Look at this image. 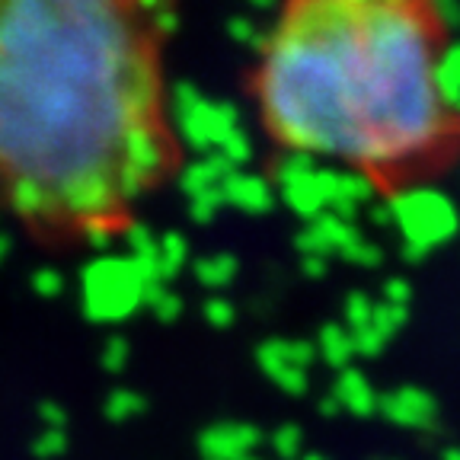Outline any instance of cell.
Listing matches in <instances>:
<instances>
[{
  "mask_svg": "<svg viewBox=\"0 0 460 460\" xmlns=\"http://www.w3.org/2000/svg\"><path fill=\"white\" fill-rule=\"evenodd\" d=\"M67 451V435L61 429H45L36 441H32V454L39 460H58Z\"/></svg>",
  "mask_w": 460,
  "mask_h": 460,
  "instance_id": "4dcf8cb0",
  "label": "cell"
},
{
  "mask_svg": "<svg viewBox=\"0 0 460 460\" xmlns=\"http://www.w3.org/2000/svg\"><path fill=\"white\" fill-rule=\"evenodd\" d=\"M361 240H365V234H361L355 224L339 221V217H332L330 211H326V215H320L316 221L304 224V230L295 237V246L301 256L342 259L345 252L352 250L355 243H361Z\"/></svg>",
  "mask_w": 460,
  "mask_h": 460,
  "instance_id": "9c48e42d",
  "label": "cell"
},
{
  "mask_svg": "<svg viewBox=\"0 0 460 460\" xmlns=\"http://www.w3.org/2000/svg\"><path fill=\"white\" fill-rule=\"evenodd\" d=\"M256 71L269 135L295 154L377 172L390 67L365 29V0H304L281 10Z\"/></svg>",
  "mask_w": 460,
  "mask_h": 460,
  "instance_id": "7a4b0ae2",
  "label": "cell"
},
{
  "mask_svg": "<svg viewBox=\"0 0 460 460\" xmlns=\"http://www.w3.org/2000/svg\"><path fill=\"white\" fill-rule=\"evenodd\" d=\"M367 217H371L374 227H394V211H390L387 199L374 201L371 208H367Z\"/></svg>",
  "mask_w": 460,
  "mask_h": 460,
  "instance_id": "74e56055",
  "label": "cell"
},
{
  "mask_svg": "<svg viewBox=\"0 0 460 460\" xmlns=\"http://www.w3.org/2000/svg\"><path fill=\"white\" fill-rule=\"evenodd\" d=\"M272 451L281 460H301L304 457V429L297 422H285L272 431Z\"/></svg>",
  "mask_w": 460,
  "mask_h": 460,
  "instance_id": "7402d4cb",
  "label": "cell"
},
{
  "mask_svg": "<svg viewBox=\"0 0 460 460\" xmlns=\"http://www.w3.org/2000/svg\"><path fill=\"white\" fill-rule=\"evenodd\" d=\"M441 460H460V447H445V451H441Z\"/></svg>",
  "mask_w": 460,
  "mask_h": 460,
  "instance_id": "60d3db41",
  "label": "cell"
},
{
  "mask_svg": "<svg viewBox=\"0 0 460 460\" xmlns=\"http://www.w3.org/2000/svg\"><path fill=\"white\" fill-rule=\"evenodd\" d=\"M339 412H342V406H339V400L332 394H326L323 400H320V416L323 419H336Z\"/></svg>",
  "mask_w": 460,
  "mask_h": 460,
  "instance_id": "f35d334b",
  "label": "cell"
},
{
  "mask_svg": "<svg viewBox=\"0 0 460 460\" xmlns=\"http://www.w3.org/2000/svg\"><path fill=\"white\" fill-rule=\"evenodd\" d=\"M381 301L394 304V307H410L412 301V285L402 275H394V279L384 281V297Z\"/></svg>",
  "mask_w": 460,
  "mask_h": 460,
  "instance_id": "e575fe53",
  "label": "cell"
},
{
  "mask_svg": "<svg viewBox=\"0 0 460 460\" xmlns=\"http://www.w3.org/2000/svg\"><path fill=\"white\" fill-rule=\"evenodd\" d=\"M262 441V431L252 422H215L201 429L199 454L201 460H246Z\"/></svg>",
  "mask_w": 460,
  "mask_h": 460,
  "instance_id": "30bf717a",
  "label": "cell"
},
{
  "mask_svg": "<svg viewBox=\"0 0 460 460\" xmlns=\"http://www.w3.org/2000/svg\"><path fill=\"white\" fill-rule=\"evenodd\" d=\"M316 164H320V160H316V157H310V154H295V151H285L279 160H275V166H272V176H275V182H279V189H281V186H288V182L301 180L304 172H310Z\"/></svg>",
  "mask_w": 460,
  "mask_h": 460,
  "instance_id": "44dd1931",
  "label": "cell"
},
{
  "mask_svg": "<svg viewBox=\"0 0 460 460\" xmlns=\"http://www.w3.org/2000/svg\"><path fill=\"white\" fill-rule=\"evenodd\" d=\"M314 361H320V352L310 339H266L256 349L259 371L288 396H304L310 390Z\"/></svg>",
  "mask_w": 460,
  "mask_h": 460,
  "instance_id": "8992f818",
  "label": "cell"
},
{
  "mask_svg": "<svg viewBox=\"0 0 460 460\" xmlns=\"http://www.w3.org/2000/svg\"><path fill=\"white\" fill-rule=\"evenodd\" d=\"M394 211V227L402 237V259L422 262L425 256L457 237L460 215L451 195L435 186H406L387 199Z\"/></svg>",
  "mask_w": 460,
  "mask_h": 460,
  "instance_id": "277c9868",
  "label": "cell"
},
{
  "mask_svg": "<svg viewBox=\"0 0 460 460\" xmlns=\"http://www.w3.org/2000/svg\"><path fill=\"white\" fill-rule=\"evenodd\" d=\"M301 272L307 275V279H323L326 272H330V259L323 256H301Z\"/></svg>",
  "mask_w": 460,
  "mask_h": 460,
  "instance_id": "8d00e7d4",
  "label": "cell"
},
{
  "mask_svg": "<svg viewBox=\"0 0 460 460\" xmlns=\"http://www.w3.org/2000/svg\"><path fill=\"white\" fill-rule=\"evenodd\" d=\"M221 192L230 208L246 211V215H269L275 208V189L269 186V180L252 176V172H230L221 182Z\"/></svg>",
  "mask_w": 460,
  "mask_h": 460,
  "instance_id": "8fae6325",
  "label": "cell"
},
{
  "mask_svg": "<svg viewBox=\"0 0 460 460\" xmlns=\"http://www.w3.org/2000/svg\"><path fill=\"white\" fill-rule=\"evenodd\" d=\"M221 208H227L221 186L208 189V192H201V195H195V199H189V217H192L195 224H211Z\"/></svg>",
  "mask_w": 460,
  "mask_h": 460,
  "instance_id": "484cf974",
  "label": "cell"
},
{
  "mask_svg": "<svg viewBox=\"0 0 460 460\" xmlns=\"http://www.w3.org/2000/svg\"><path fill=\"white\" fill-rule=\"evenodd\" d=\"M237 256H230V252H215V256H201L195 259L192 266V275L199 285L211 288V291H221V288L234 285V279H237Z\"/></svg>",
  "mask_w": 460,
  "mask_h": 460,
  "instance_id": "e0dca14e",
  "label": "cell"
},
{
  "mask_svg": "<svg viewBox=\"0 0 460 460\" xmlns=\"http://www.w3.org/2000/svg\"><path fill=\"white\" fill-rule=\"evenodd\" d=\"M230 172H237V170H234L221 154H208V157H199V160H192V164L180 166L176 182H180V189L189 199H195V195L208 192V189H217Z\"/></svg>",
  "mask_w": 460,
  "mask_h": 460,
  "instance_id": "4fadbf2b",
  "label": "cell"
},
{
  "mask_svg": "<svg viewBox=\"0 0 460 460\" xmlns=\"http://www.w3.org/2000/svg\"><path fill=\"white\" fill-rule=\"evenodd\" d=\"M189 262V240L182 237L180 230H166L160 237V250H157V275L160 281H172L176 275L186 269Z\"/></svg>",
  "mask_w": 460,
  "mask_h": 460,
  "instance_id": "ac0fdd59",
  "label": "cell"
},
{
  "mask_svg": "<svg viewBox=\"0 0 460 460\" xmlns=\"http://www.w3.org/2000/svg\"><path fill=\"white\" fill-rule=\"evenodd\" d=\"M435 86H438L441 106L460 122V39L441 45L438 61H435Z\"/></svg>",
  "mask_w": 460,
  "mask_h": 460,
  "instance_id": "5bb4252c",
  "label": "cell"
},
{
  "mask_svg": "<svg viewBox=\"0 0 460 460\" xmlns=\"http://www.w3.org/2000/svg\"><path fill=\"white\" fill-rule=\"evenodd\" d=\"M170 112H172V131L176 141H182L192 154H208L221 151V144L240 125V109L230 102H215L201 93L199 86L182 80L170 90Z\"/></svg>",
  "mask_w": 460,
  "mask_h": 460,
  "instance_id": "5b68a950",
  "label": "cell"
},
{
  "mask_svg": "<svg viewBox=\"0 0 460 460\" xmlns=\"http://www.w3.org/2000/svg\"><path fill=\"white\" fill-rule=\"evenodd\" d=\"M301 460H326V457H323V454H304Z\"/></svg>",
  "mask_w": 460,
  "mask_h": 460,
  "instance_id": "b9f144b4",
  "label": "cell"
},
{
  "mask_svg": "<svg viewBox=\"0 0 460 460\" xmlns=\"http://www.w3.org/2000/svg\"><path fill=\"white\" fill-rule=\"evenodd\" d=\"M39 419L45 422V429H61V431H65V425H67L65 406H58V402H42V406H39Z\"/></svg>",
  "mask_w": 460,
  "mask_h": 460,
  "instance_id": "d590c367",
  "label": "cell"
},
{
  "mask_svg": "<svg viewBox=\"0 0 460 460\" xmlns=\"http://www.w3.org/2000/svg\"><path fill=\"white\" fill-rule=\"evenodd\" d=\"M221 154L224 160H227L230 166H234V170H240V166L246 164V160L252 157V141H250V135H246L243 128H237L234 131V135L227 137V141L221 144Z\"/></svg>",
  "mask_w": 460,
  "mask_h": 460,
  "instance_id": "f546056e",
  "label": "cell"
},
{
  "mask_svg": "<svg viewBox=\"0 0 460 460\" xmlns=\"http://www.w3.org/2000/svg\"><path fill=\"white\" fill-rule=\"evenodd\" d=\"M345 262L349 266H361V269H377L384 262V250L377 243H371V240H361V243H355L352 250L345 252Z\"/></svg>",
  "mask_w": 460,
  "mask_h": 460,
  "instance_id": "836d02e7",
  "label": "cell"
},
{
  "mask_svg": "<svg viewBox=\"0 0 460 460\" xmlns=\"http://www.w3.org/2000/svg\"><path fill=\"white\" fill-rule=\"evenodd\" d=\"M144 410H147V400H144L137 390H128V387L112 390V394L106 396V402H102V416H106L109 422H128V419L141 416Z\"/></svg>",
  "mask_w": 460,
  "mask_h": 460,
  "instance_id": "d6986e66",
  "label": "cell"
},
{
  "mask_svg": "<svg viewBox=\"0 0 460 460\" xmlns=\"http://www.w3.org/2000/svg\"><path fill=\"white\" fill-rule=\"evenodd\" d=\"M128 358H131V345H128V339H122V336H109L106 342H102L100 365L106 367V371L119 374L122 367H128Z\"/></svg>",
  "mask_w": 460,
  "mask_h": 460,
  "instance_id": "83f0119b",
  "label": "cell"
},
{
  "mask_svg": "<svg viewBox=\"0 0 460 460\" xmlns=\"http://www.w3.org/2000/svg\"><path fill=\"white\" fill-rule=\"evenodd\" d=\"M125 240H128V256L137 259V262H151L157 269V250H160V237H154L151 227H144V224H131L125 230Z\"/></svg>",
  "mask_w": 460,
  "mask_h": 460,
  "instance_id": "ffe728a7",
  "label": "cell"
},
{
  "mask_svg": "<svg viewBox=\"0 0 460 460\" xmlns=\"http://www.w3.org/2000/svg\"><path fill=\"white\" fill-rule=\"evenodd\" d=\"M406 323H410V307H394V304H387V301L374 304L371 326H377L387 339H394Z\"/></svg>",
  "mask_w": 460,
  "mask_h": 460,
  "instance_id": "d4e9b609",
  "label": "cell"
},
{
  "mask_svg": "<svg viewBox=\"0 0 460 460\" xmlns=\"http://www.w3.org/2000/svg\"><path fill=\"white\" fill-rule=\"evenodd\" d=\"M431 22L438 32H460V4L457 0H435V4H425Z\"/></svg>",
  "mask_w": 460,
  "mask_h": 460,
  "instance_id": "f1b7e54d",
  "label": "cell"
},
{
  "mask_svg": "<svg viewBox=\"0 0 460 460\" xmlns=\"http://www.w3.org/2000/svg\"><path fill=\"white\" fill-rule=\"evenodd\" d=\"M151 281H160L151 262L131 256H100L80 275L84 314L93 323H119L144 307V291Z\"/></svg>",
  "mask_w": 460,
  "mask_h": 460,
  "instance_id": "3957f363",
  "label": "cell"
},
{
  "mask_svg": "<svg viewBox=\"0 0 460 460\" xmlns=\"http://www.w3.org/2000/svg\"><path fill=\"white\" fill-rule=\"evenodd\" d=\"M10 246H13V240H10V234H4V230H0V262H4V259L10 256Z\"/></svg>",
  "mask_w": 460,
  "mask_h": 460,
  "instance_id": "ab89813d",
  "label": "cell"
},
{
  "mask_svg": "<svg viewBox=\"0 0 460 460\" xmlns=\"http://www.w3.org/2000/svg\"><path fill=\"white\" fill-rule=\"evenodd\" d=\"M332 201H349L355 208H371L377 201V180L371 172L358 170V166H336V199Z\"/></svg>",
  "mask_w": 460,
  "mask_h": 460,
  "instance_id": "2e32d148",
  "label": "cell"
},
{
  "mask_svg": "<svg viewBox=\"0 0 460 460\" xmlns=\"http://www.w3.org/2000/svg\"><path fill=\"white\" fill-rule=\"evenodd\" d=\"M316 352H320V361L330 365L332 371H345L358 358L355 355L352 330H345V323H326L320 330V336H316Z\"/></svg>",
  "mask_w": 460,
  "mask_h": 460,
  "instance_id": "9a60e30c",
  "label": "cell"
},
{
  "mask_svg": "<svg viewBox=\"0 0 460 460\" xmlns=\"http://www.w3.org/2000/svg\"><path fill=\"white\" fill-rule=\"evenodd\" d=\"M246 460H259V457H246Z\"/></svg>",
  "mask_w": 460,
  "mask_h": 460,
  "instance_id": "7bdbcfd3",
  "label": "cell"
},
{
  "mask_svg": "<svg viewBox=\"0 0 460 460\" xmlns=\"http://www.w3.org/2000/svg\"><path fill=\"white\" fill-rule=\"evenodd\" d=\"M201 314H205L208 326H215V330H230V326H234V320H237V310H234V304L224 301V297H208V301L201 304Z\"/></svg>",
  "mask_w": 460,
  "mask_h": 460,
  "instance_id": "1f68e13d",
  "label": "cell"
},
{
  "mask_svg": "<svg viewBox=\"0 0 460 460\" xmlns=\"http://www.w3.org/2000/svg\"><path fill=\"white\" fill-rule=\"evenodd\" d=\"M32 291H36L39 297H45V301L61 297V291H65V275L51 266L36 269V272H32Z\"/></svg>",
  "mask_w": 460,
  "mask_h": 460,
  "instance_id": "d6a6232c",
  "label": "cell"
},
{
  "mask_svg": "<svg viewBox=\"0 0 460 460\" xmlns=\"http://www.w3.org/2000/svg\"><path fill=\"white\" fill-rule=\"evenodd\" d=\"M374 297L365 295V291H352V295L345 297L342 304V323L345 330H361V326H371V316H374Z\"/></svg>",
  "mask_w": 460,
  "mask_h": 460,
  "instance_id": "603a6c76",
  "label": "cell"
},
{
  "mask_svg": "<svg viewBox=\"0 0 460 460\" xmlns=\"http://www.w3.org/2000/svg\"><path fill=\"white\" fill-rule=\"evenodd\" d=\"M269 32H272V29H269ZM269 32H259V26L250 20V16H230L227 20V36L234 39V42L246 45V49H256L259 55L266 51Z\"/></svg>",
  "mask_w": 460,
  "mask_h": 460,
  "instance_id": "cb8c5ba5",
  "label": "cell"
},
{
  "mask_svg": "<svg viewBox=\"0 0 460 460\" xmlns=\"http://www.w3.org/2000/svg\"><path fill=\"white\" fill-rule=\"evenodd\" d=\"M377 412L396 429H412V431H431L438 425V400L429 390L416 387V384H400L394 390H384L377 400Z\"/></svg>",
  "mask_w": 460,
  "mask_h": 460,
  "instance_id": "52a82bcc",
  "label": "cell"
},
{
  "mask_svg": "<svg viewBox=\"0 0 460 460\" xmlns=\"http://www.w3.org/2000/svg\"><path fill=\"white\" fill-rule=\"evenodd\" d=\"M279 192H281V201H285L297 217H304L307 224L316 221L320 215L330 211L332 199H336V166L316 164L310 172H304L301 180L288 182Z\"/></svg>",
  "mask_w": 460,
  "mask_h": 460,
  "instance_id": "ba28073f",
  "label": "cell"
},
{
  "mask_svg": "<svg viewBox=\"0 0 460 460\" xmlns=\"http://www.w3.org/2000/svg\"><path fill=\"white\" fill-rule=\"evenodd\" d=\"M352 339H355V355H358V358H377L390 345V339L384 336L377 326H361V330L352 332Z\"/></svg>",
  "mask_w": 460,
  "mask_h": 460,
  "instance_id": "4316f807",
  "label": "cell"
},
{
  "mask_svg": "<svg viewBox=\"0 0 460 460\" xmlns=\"http://www.w3.org/2000/svg\"><path fill=\"white\" fill-rule=\"evenodd\" d=\"M154 7L0 0V199L45 243L125 234L180 166Z\"/></svg>",
  "mask_w": 460,
  "mask_h": 460,
  "instance_id": "6da1fadb",
  "label": "cell"
},
{
  "mask_svg": "<svg viewBox=\"0 0 460 460\" xmlns=\"http://www.w3.org/2000/svg\"><path fill=\"white\" fill-rule=\"evenodd\" d=\"M330 394L336 396L342 412H349V416H358V419L377 416V400H381V394H374L371 377H367L361 367L352 365V367H345V371H339Z\"/></svg>",
  "mask_w": 460,
  "mask_h": 460,
  "instance_id": "7c38bea8",
  "label": "cell"
}]
</instances>
